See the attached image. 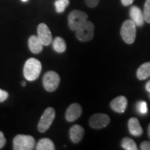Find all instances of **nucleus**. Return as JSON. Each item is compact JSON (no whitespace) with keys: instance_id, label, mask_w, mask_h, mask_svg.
<instances>
[{"instance_id":"1","label":"nucleus","mask_w":150,"mask_h":150,"mask_svg":"<svg viewBox=\"0 0 150 150\" xmlns=\"http://www.w3.org/2000/svg\"><path fill=\"white\" fill-rule=\"evenodd\" d=\"M42 70V65L38 60L30 58L26 61L23 69L24 78L29 81H33L38 78Z\"/></svg>"},{"instance_id":"2","label":"nucleus","mask_w":150,"mask_h":150,"mask_svg":"<svg viewBox=\"0 0 150 150\" xmlns=\"http://www.w3.org/2000/svg\"><path fill=\"white\" fill-rule=\"evenodd\" d=\"M120 34L123 40L127 44L134 42L136 36V25L131 20H127L122 24Z\"/></svg>"},{"instance_id":"3","label":"nucleus","mask_w":150,"mask_h":150,"mask_svg":"<svg viewBox=\"0 0 150 150\" xmlns=\"http://www.w3.org/2000/svg\"><path fill=\"white\" fill-rule=\"evenodd\" d=\"M35 139L29 135L19 134L13 138L14 150H31L35 146Z\"/></svg>"},{"instance_id":"4","label":"nucleus","mask_w":150,"mask_h":150,"mask_svg":"<svg viewBox=\"0 0 150 150\" xmlns=\"http://www.w3.org/2000/svg\"><path fill=\"white\" fill-rule=\"evenodd\" d=\"M88 15L79 10L72 11L68 16V26L72 31H76L84 22L87 21Z\"/></svg>"},{"instance_id":"5","label":"nucleus","mask_w":150,"mask_h":150,"mask_svg":"<svg viewBox=\"0 0 150 150\" xmlns=\"http://www.w3.org/2000/svg\"><path fill=\"white\" fill-rule=\"evenodd\" d=\"M95 26L91 21H86L76 31V37L81 42L91 40L94 36Z\"/></svg>"},{"instance_id":"6","label":"nucleus","mask_w":150,"mask_h":150,"mask_svg":"<svg viewBox=\"0 0 150 150\" xmlns=\"http://www.w3.org/2000/svg\"><path fill=\"white\" fill-rule=\"evenodd\" d=\"M56 112L54 108L49 107L46 108L43 114L41 116L38 125V129L40 133H44L47 131L51 127L52 122L55 118Z\"/></svg>"},{"instance_id":"7","label":"nucleus","mask_w":150,"mask_h":150,"mask_svg":"<svg viewBox=\"0 0 150 150\" xmlns=\"http://www.w3.org/2000/svg\"><path fill=\"white\" fill-rule=\"evenodd\" d=\"M60 76L56 72L49 71L43 77V86L48 92H53L57 89L60 84Z\"/></svg>"},{"instance_id":"8","label":"nucleus","mask_w":150,"mask_h":150,"mask_svg":"<svg viewBox=\"0 0 150 150\" xmlns=\"http://www.w3.org/2000/svg\"><path fill=\"white\" fill-rule=\"evenodd\" d=\"M110 123V117L104 113H96L91 116L89 125L93 129H101L106 127Z\"/></svg>"},{"instance_id":"9","label":"nucleus","mask_w":150,"mask_h":150,"mask_svg":"<svg viewBox=\"0 0 150 150\" xmlns=\"http://www.w3.org/2000/svg\"><path fill=\"white\" fill-rule=\"evenodd\" d=\"M38 36L43 45L48 46L52 42V35L47 25L45 23H40L38 27Z\"/></svg>"},{"instance_id":"10","label":"nucleus","mask_w":150,"mask_h":150,"mask_svg":"<svg viewBox=\"0 0 150 150\" xmlns=\"http://www.w3.org/2000/svg\"><path fill=\"white\" fill-rule=\"evenodd\" d=\"M82 108L78 103H73L67 108L65 118L68 122H74L81 115Z\"/></svg>"},{"instance_id":"11","label":"nucleus","mask_w":150,"mask_h":150,"mask_svg":"<svg viewBox=\"0 0 150 150\" xmlns=\"http://www.w3.org/2000/svg\"><path fill=\"white\" fill-rule=\"evenodd\" d=\"M128 101L125 96H119L112 99L110 103V106L112 110L118 113H123L127 107Z\"/></svg>"},{"instance_id":"12","label":"nucleus","mask_w":150,"mask_h":150,"mask_svg":"<svg viewBox=\"0 0 150 150\" xmlns=\"http://www.w3.org/2000/svg\"><path fill=\"white\" fill-rule=\"evenodd\" d=\"M130 17L131 20L136 24L137 27H141L143 25L145 18H144L143 13L140 10V8H138L136 6H133L130 8Z\"/></svg>"},{"instance_id":"13","label":"nucleus","mask_w":150,"mask_h":150,"mask_svg":"<svg viewBox=\"0 0 150 150\" xmlns=\"http://www.w3.org/2000/svg\"><path fill=\"white\" fill-rule=\"evenodd\" d=\"M84 129L79 125H74L70 129V138L74 143H79L83 139L84 136Z\"/></svg>"},{"instance_id":"14","label":"nucleus","mask_w":150,"mask_h":150,"mask_svg":"<svg viewBox=\"0 0 150 150\" xmlns=\"http://www.w3.org/2000/svg\"><path fill=\"white\" fill-rule=\"evenodd\" d=\"M28 45H29V50L33 54H39L42 51L43 44L38 36L31 35L29 38Z\"/></svg>"},{"instance_id":"15","label":"nucleus","mask_w":150,"mask_h":150,"mask_svg":"<svg viewBox=\"0 0 150 150\" xmlns=\"http://www.w3.org/2000/svg\"><path fill=\"white\" fill-rule=\"evenodd\" d=\"M129 132L134 136H140L142 134V129L140 122L136 117H131L128 122Z\"/></svg>"},{"instance_id":"16","label":"nucleus","mask_w":150,"mask_h":150,"mask_svg":"<svg viewBox=\"0 0 150 150\" xmlns=\"http://www.w3.org/2000/svg\"><path fill=\"white\" fill-rule=\"evenodd\" d=\"M150 76V62L142 64L137 70V77L140 80H145Z\"/></svg>"},{"instance_id":"17","label":"nucleus","mask_w":150,"mask_h":150,"mask_svg":"<svg viewBox=\"0 0 150 150\" xmlns=\"http://www.w3.org/2000/svg\"><path fill=\"white\" fill-rule=\"evenodd\" d=\"M37 150H54V142L49 138H42L38 142L36 146Z\"/></svg>"},{"instance_id":"18","label":"nucleus","mask_w":150,"mask_h":150,"mask_svg":"<svg viewBox=\"0 0 150 150\" xmlns=\"http://www.w3.org/2000/svg\"><path fill=\"white\" fill-rule=\"evenodd\" d=\"M53 42V48L58 53H63L66 50V43L64 39L61 37H57L54 39Z\"/></svg>"},{"instance_id":"19","label":"nucleus","mask_w":150,"mask_h":150,"mask_svg":"<svg viewBox=\"0 0 150 150\" xmlns=\"http://www.w3.org/2000/svg\"><path fill=\"white\" fill-rule=\"evenodd\" d=\"M121 145L124 149L126 150H137L138 147H137L136 142L134 140L129 138H125L122 140Z\"/></svg>"},{"instance_id":"20","label":"nucleus","mask_w":150,"mask_h":150,"mask_svg":"<svg viewBox=\"0 0 150 150\" xmlns=\"http://www.w3.org/2000/svg\"><path fill=\"white\" fill-rule=\"evenodd\" d=\"M70 4V0H57L55 1L56 11L59 13H61L65 10Z\"/></svg>"},{"instance_id":"21","label":"nucleus","mask_w":150,"mask_h":150,"mask_svg":"<svg viewBox=\"0 0 150 150\" xmlns=\"http://www.w3.org/2000/svg\"><path fill=\"white\" fill-rule=\"evenodd\" d=\"M143 15L145 21L150 24V0H146L144 6Z\"/></svg>"},{"instance_id":"22","label":"nucleus","mask_w":150,"mask_h":150,"mask_svg":"<svg viewBox=\"0 0 150 150\" xmlns=\"http://www.w3.org/2000/svg\"><path fill=\"white\" fill-rule=\"evenodd\" d=\"M137 108H138V111L140 114H146L147 112V103L143 101L138 102L137 104Z\"/></svg>"},{"instance_id":"23","label":"nucleus","mask_w":150,"mask_h":150,"mask_svg":"<svg viewBox=\"0 0 150 150\" xmlns=\"http://www.w3.org/2000/svg\"><path fill=\"white\" fill-rule=\"evenodd\" d=\"M86 5L90 8H95L99 2V0H85Z\"/></svg>"},{"instance_id":"24","label":"nucleus","mask_w":150,"mask_h":150,"mask_svg":"<svg viewBox=\"0 0 150 150\" xmlns=\"http://www.w3.org/2000/svg\"><path fill=\"white\" fill-rule=\"evenodd\" d=\"M8 97V93L6 91L0 89V102H4Z\"/></svg>"},{"instance_id":"25","label":"nucleus","mask_w":150,"mask_h":150,"mask_svg":"<svg viewBox=\"0 0 150 150\" xmlns=\"http://www.w3.org/2000/svg\"><path fill=\"white\" fill-rule=\"evenodd\" d=\"M6 142V139L5 138L4 135L1 131H0V149L4 147L5 145Z\"/></svg>"},{"instance_id":"26","label":"nucleus","mask_w":150,"mask_h":150,"mask_svg":"<svg viewBox=\"0 0 150 150\" xmlns=\"http://www.w3.org/2000/svg\"><path fill=\"white\" fill-rule=\"evenodd\" d=\"M140 149L142 150H150V142L144 141L140 144Z\"/></svg>"},{"instance_id":"27","label":"nucleus","mask_w":150,"mask_h":150,"mask_svg":"<svg viewBox=\"0 0 150 150\" xmlns=\"http://www.w3.org/2000/svg\"><path fill=\"white\" fill-rule=\"evenodd\" d=\"M134 0H121L122 4L125 6H128L131 5V4L134 2Z\"/></svg>"},{"instance_id":"28","label":"nucleus","mask_w":150,"mask_h":150,"mask_svg":"<svg viewBox=\"0 0 150 150\" xmlns=\"http://www.w3.org/2000/svg\"><path fill=\"white\" fill-rule=\"evenodd\" d=\"M145 88H146V90H147L148 92H150V81H149L146 83Z\"/></svg>"},{"instance_id":"29","label":"nucleus","mask_w":150,"mask_h":150,"mask_svg":"<svg viewBox=\"0 0 150 150\" xmlns=\"http://www.w3.org/2000/svg\"><path fill=\"white\" fill-rule=\"evenodd\" d=\"M148 135H149V137L150 138V124L149 125V127H148Z\"/></svg>"},{"instance_id":"30","label":"nucleus","mask_w":150,"mask_h":150,"mask_svg":"<svg viewBox=\"0 0 150 150\" xmlns=\"http://www.w3.org/2000/svg\"><path fill=\"white\" fill-rule=\"evenodd\" d=\"M22 86H26V82L25 81H23L22 83Z\"/></svg>"},{"instance_id":"31","label":"nucleus","mask_w":150,"mask_h":150,"mask_svg":"<svg viewBox=\"0 0 150 150\" xmlns=\"http://www.w3.org/2000/svg\"><path fill=\"white\" fill-rule=\"evenodd\" d=\"M22 1H27L28 0H22Z\"/></svg>"}]
</instances>
